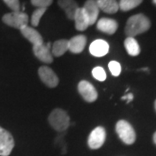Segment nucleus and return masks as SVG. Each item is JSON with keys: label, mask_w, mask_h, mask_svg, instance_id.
Segmentation results:
<instances>
[{"label": "nucleus", "mask_w": 156, "mask_h": 156, "mask_svg": "<svg viewBox=\"0 0 156 156\" xmlns=\"http://www.w3.org/2000/svg\"><path fill=\"white\" fill-rule=\"evenodd\" d=\"M49 122L55 130L62 132L69 128L70 124V119L67 112L61 108H56L49 115Z\"/></svg>", "instance_id": "nucleus-2"}, {"label": "nucleus", "mask_w": 156, "mask_h": 156, "mask_svg": "<svg viewBox=\"0 0 156 156\" xmlns=\"http://www.w3.org/2000/svg\"><path fill=\"white\" fill-rule=\"evenodd\" d=\"M58 5L65 11L66 16L70 20L74 19L76 12L80 8L75 0H58Z\"/></svg>", "instance_id": "nucleus-15"}, {"label": "nucleus", "mask_w": 156, "mask_h": 156, "mask_svg": "<svg viewBox=\"0 0 156 156\" xmlns=\"http://www.w3.org/2000/svg\"><path fill=\"white\" fill-rule=\"evenodd\" d=\"M154 142L155 143L156 145V132L154 133Z\"/></svg>", "instance_id": "nucleus-27"}, {"label": "nucleus", "mask_w": 156, "mask_h": 156, "mask_svg": "<svg viewBox=\"0 0 156 156\" xmlns=\"http://www.w3.org/2000/svg\"><path fill=\"white\" fill-rule=\"evenodd\" d=\"M143 0H120L119 9L123 11H128L139 6Z\"/></svg>", "instance_id": "nucleus-20"}, {"label": "nucleus", "mask_w": 156, "mask_h": 156, "mask_svg": "<svg viewBox=\"0 0 156 156\" xmlns=\"http://www.w3.org/2000/svg\"><path fill=\"white\" fill-rule=\"evenodd\" d=\"M108 69L114 76H118L122 72V66L116 61H111L108 63Z\"/></svg>", "instance_id": "nucleus-23"}, {"label": "nucleus", "mask_w": 156, "mask_h": 156, "mask_svg": "<svg viewBox=\"0 0 156 156\" xmlns=\"http://www.w3.org/2000/svg\"><path fill=\"white\" fill-rule=\"evenodd\" d=\"M46 10H47L46 8H37L34 11V12L32 13V16H31V19H30V23H31L32 26L36 27L38 25L40 19L44 16Z\"/></svg>", "instance_id": "nucleus-21"}, {"label": "nucleus", "mask_w": 156, "mask_h": 156, "mask_svg": "<svg viewBox=\"0 0 156 156\" xmlns=\"http://www.w3.org/2000/svg\"><path fill=\"white\" fill-rule=\"evenodd\" d=\"M69 50V40L60 39L56 41L52 45V56L59 57Z\"/></svg>", "instance_id": "nucleus-18"}, {"label": "nucleus", "mask_w": 156, "mask_h": 156, "mask_svg": "<svg viewBox=\"0 0 156 156\" xmlns=\"http://www.w3.org/2000/svg\"><path fill=\"white\" fill-rule=\"evenodd\" d=\"M133 99H134V95L132 93H128V94L122 97V100H127V103L130 102Z\"/></svg>", "instance_id": "nucleus-26"}, {"label": "nucleus", "mask_w": 156, "mask_h": 156, "mask_svg": "<svg viewBox=\"0 0 156 156\" xmlns=\"http://www.w3.org/2000/svg\"><path fill=\"white\" fill-rule=\"evenodd\" d=\"M83 10L89 19L90 25L97 22L100 9L97 5L96 0H87L83 7Z\"/></svg>", "instance_id": "nucleus-10"}, {"label": "nucleus", "mask_w": 156, "mask_h": 156, "mask_svg": "<svg viewBox=\"0 0 156 156\" xmlns=\"http://www.w3.org/2000/svg\"><path fill=\"white\" fill-rule=\"evenodd\" d=\"M124 46H125V49L128 53V55H130V56H138L140 52L139 44L134 37H128L124 41Z\"/></svg>", "instance_id": "nucleus-19"}, {"label": "nucleus", "mask_w": 156, "mask_h": 156, "mask_svg": "<svg viewBox=\"0 0 156 156\" xmlns=\"http://www.w3.org/2000/svg\"><path fill=\"white\" fill-rule=\"evenodd\" d=\"M53 0H31L32 5L37 8H48L52 4Z\"/></svg>", "instance_id": "nucleus-24"}, {"label": "nucleus", "mask_w": 156, "mask_h": 156, "mask_svg": "<svg viewBox=\"0 0 156 156\" xmlns=\"http://www.w3.org/2000/svg\"><path fill=\"white\" fill-rule=\"evenodd\" d=\"M50 44H42L39 45H34L32 50L35 56L41 62L45 63H51L53 62V56L50 50Z\"/></svg>", "instance_id": "nucleus-9"}, {"label": "nucleus", "mask_w": 156, "mask_h": 156, "mask_svg": "<svg viewBox=\"0 0 156 156\" xmlns=\"http://www.w3.org/2000/svg\"><path fill=\"white\" fill-rule=\"evenodd\" d=\"M38 75L42 82L49 88H55L58 85L59 79L56 75V73L50 67L42 66L39 68Z\"/></svg>", "instance_id": "nucleus-7"}, {"label": "nucleus", "mask_w": 156, "mask_h": 156, "mask_svg": "<svg viewBox=\"0 0 156 156\" xmlns=\"http://www.w3.org/2000/svg\"><path fill=\"white\" fill-rule=\"evenodd\" d=\"M20 31L23 36L28 40L30 43H31L34 45H39L44 44V40L42 36L40 35L37 30H35L32 27H30L28 25L23 26L20 29Z\"/></svg>", "instance_id": "nucleus-13"}, {"label": "nucleus", "mask_w": 156, "mask_h": 156, "mask_svg": "<svg viewBox=\"0 0 156 156\" xmlns=\"http://www.w3.org/2000/svg\"><path fill=\"white\" fill-rule=\"evenodd\" d=\"M154 108H155V110H156V101H154Z\"/></svg>", "instance_id": "nucleus-29"}, {"label": "nucleus", "mask_w": 156, "mask_h": 156, "mask_svg": "<svg viewBox=\"0 0 156 156\" xmlns=\"http://www.w3.org/2000/svg\"><path fill=\"white\" fill-rule=\"evenodd\" d=\"M2 20L7 25L20 30L23 26L28 25L29 17L26 13L23 11H11L4 15Z\"/></svg>", "instance_id": "nucleus-4"}, {"label": "nucleus", "mask_w": 156, "mask_h": 156, "mask_svg": "<svg viewBox=\"0 0 156 156\" xmlns=\"http://www.w3.org/2000/svg\"><path fill=\"white\" fill-rule=\"evenodd\" d=\"M87 38L84 35H77L69 40V50L74 54L81 53L85 48Z\"/></svg>", "instance_id": "nucleus-14"}, {"label": "nucleus", "mask_w": 156, "mask_h": 156, "mask_svg": "<svg viewBox=\"0 0 156 156\" xmlns=\"http://www.w3.org/2000/svg\"><path fill=\"white\" fill-rule=\"evenodd\" d=\"M106 140V131L102 127H97L91 131L88 139V145L91 149H98L104 144Z\"/></svg>", "instance_id": "nucleus-6"}, {"label": "nucleus", "mask_w": 156, "mask_h": 156, "mask_svg": "<svg viewBox=\"0 0 156 156\" xmlns=\"http://www.w3.org/2000/svg\"><path fill=\"white\" fill-rule=\"evenodd\" d=\"M109 50V45L106 41L102 39L95 40L89 46V52L95 57H101L108 54Z\"/></svg>", "instance_id": "nucleus-11"}, {"label": "nucleus", "mask_w": 156, "mask_h": 156, "mask_svg": "<svg viewBox=\"0 0 156 156\" xmlns=\"http://www.w3.org/2000/svg\"><path fill=\"white\" fill-rule=\"evenodd\" d=\"M150 26V20L144 14H136L128 19L125 27V33L128 37H134V36L147 31Z\"/></svg>", "instance_id": "nucleus-1"}, {"label": "nucleus", "mask_w": 156, "mask_h": 156, "mask_svg": "<svg viewBox=\"0 0 156 156\" xmlns=\"http://www.w3.org/2000/svg\"><path fill=\"white\" fill-rule=\"evenodd\" d=\"M96 28L103 33L113 35L118 29V23L115 19L102 17L97 21Z\"/></svg>", "instance_id": "nucleus-12"}, {"label": "nucleus", "mask_w": 156, "mask_h": 156, "mask_svg": "<svg viewBox=\"0 0 156 156\" xmlns=\"http://www.w3.org/2000/svg\"><path fill=\"white\" fill-rule=\"evenodd\" d=\"M153 3H154V4L156 5V0H153Z\"/></svg>", "instance_id": "nucleus-28"}, {"label": "nucleus", "mask_w": 156, "mask_h": 156, "mask_svg": "<svg viewBox=\"0 0 156 156\" xmlns=\"http://www.w3.org/2000/svg\"><path fill=\"white\" fill-rule=\"evenodd\" d=\"M78 91L84 100L88 102H93L98 97V94L95 87L88 81H81L79 83Z\"/></svg>", "instance_id": "nucleus-8"}, {"label": "nucleus", "mask_w": 156, "mask_h": 156, "mask_svg": "<svg viewBox=\"0 0 156 156\" xmlns=\"http://www.w3.org/2000/svg\"><path fill=\"white\" fill-rule=\"evenodd\" d=\"M73 20L75 21L76 29L79 31H83L85 30H87L89 26H90L89 19L86 16V14L84 13L83 8H79L76 11Z\"/></svg>", "instance_id": "nucleus-16"}, {"label": "nucleus", "mask_w": 156, "mask_h": 156, "mask_svg": "<svg viewBox=\"0 0 156 156\" xmlns=\"http://www.w3.org/2000/svg\"><path fill=\"white\" fill-rule=\"evenodd\" d=\"M115 130H116L119 138L122 140L125 144L131 145L135 141V139H136L135 131L127 121H124V120L119 121L116 123Z\"/></svg>", "instance_id": "nucleus-3"}, {"label": "nucleus", "mask_w": 156, "mask_h": 156, "mask_svg": "<svg viewBox=\"0 0 156 156\" xmlns=\"http://www.w3.org/2000/svg\"><path fill=\"white\" fill-rule=\"evenodd\" d=\"M15 146V141L11 134L0 127V156H9Z\"/></svg>", "instance_id": "nucleus-5"}, {"label": "nucleus", "mask_w": 156, "mask_h": 156, "mask_svg": "<svg viewBox=\"0 0 156 156\" xmlns=\"http://www.w3.org/2000/svg\"><path fill=\"white\" fill-rule=\"evenodd\" d=\"M4 2L6 4L12 11H20V3L19 0H4Z\"/></svg>", "instance_id": "nucleus-25"}, {"label": "nucleus", "mask_w": 156, "mask_h": 156, "mask_svg": "<svg viewBox=\"0 0 156 156\" xmlns=\"http://www.w3.org/2000/svg\"><path fill=\"white\" fill-rule=\"evenodd\" d=\"M96 3L100 10L108 14L116 13L119 10V3L116 0H96Z\"/></svg>", "instance_id": "nucleus-17"}, {"label": "nucleus", "mask_w": 156, "mask_h": 156, "mask_svg": "<svg viewBox=\"0 0 156 156\" xmlns=\"http://www.w3.org/2000/svg\"><path fill=\"white\" fill-rule=\"evenodd\" d=\"M92 76H93L96 80L101 81V82L105 81L107 78L106 72H105L104 69L102 67H100V66L95 67L93 69V70H92Z\"/></svg>", "instance_id": "nucleus-22"}]
</instances>
